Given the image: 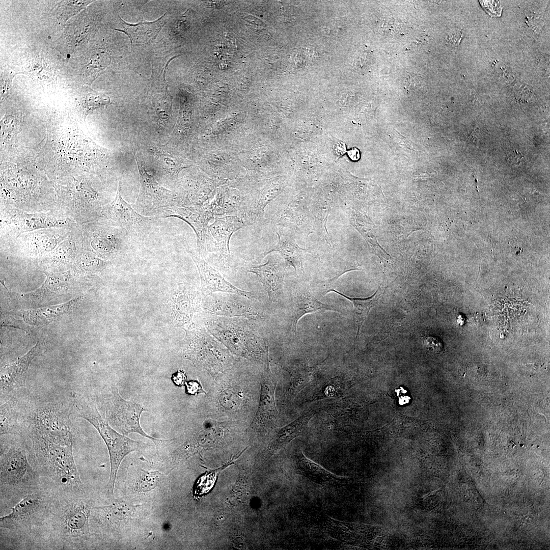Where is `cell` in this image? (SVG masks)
<instances>
[{
  "mask_svg": "<svg viewBox=\"0 0 550 550\" xmlns=\"http://www.w3.org/2000/svg\"><path fill=\"white\" fill-rule=\"evenodd\" d=\"M94 500L84 484L58 488L50 513L34 537L35 549H83L91 539L90 519Z\"/></svg>",
  "mask_w": 550,
  "mask_h": 550,
  "instance_id": "6da1fadb",
  "label": "cell"
},
{
  "mask_svg": "<svg viewBox=\"0 0 550 550\" xmlns=\"http://www.w3.org/2000/svg\"><path fill=\"white\" fill-rule=\"evenodd\" d=\"M42 483L0 517L1 549H32L35 535L47 518L58 487Z\"/></svg>",
  "mask_w": 550,
  "mask_h": 550,
  "instance_id": "7a4b0ae2",
  "label": "cell"
},
{
  "mask_svg": "<svg viewBox=\"0 0 550 550\" xmlns=\"http://www.w3.org/2000/svg\"><path fill=\"white\" fill-rule=\"evenodd\" d=\"M24 441L1 439V510L11 508L42 483L41 476L31 466Z\"/></svg>",
  "mask_w": 550,
  "mask_h": 550,
  "instance_id": "3957f363",
  "label": "cell"
},
{
  "mask_svg": "<svg viewBox=\"0 0 550 550\" xmlns=\"http://www.w3.org/2000/svg\"><path fill=\"white\" fill-rule=\"evenodd\" d=\"M74 400L72 411L77 417L86 420L95 427L107 447L111 471L105 490L107 494L113 495L117 473L122 461L131 452H141L146 444L131 439L114 429L100 414L96 396L75 394Z\"/></svg>",
  "mask_w": 550,
  "mask_h": 550,
  "instance_id": "277c9868",
  "label": "cell"
},
{
  "mask_svg": "<svg viewBox=\"0 0 550 550\" xmlns=\"http://www.w3.org/2000/svg\"><path fill=\"white\" fill-rule=\"evenodd\" d=\"M34 468L43 478L58 487L71 488L83 484L75 464L73 444L61 445L39 437H29Z\"/></svg>",
  "mask_w": 550,
  "mask_h": 550,
  "instance_id": "5b68a950",
  "label": "cell"
},
{
  "mask_svg": "<svg viewBox=\"0 0 550 550\" xmlns=\"http://www.w3.org/2000/svg\"><path fill=\"white\" fill-rule=\"evenodd\" d=\"M97 405L111 426L124 435L136 433L151 439L156 448V454L169 441L154 438L145 433L140 425V417L144 411H149L142 405L123 399L117 386H111L96 396Z\"/></svg>",
  "mask_w": 550,
  "mask_h": 550,
  "instance_id": "8992f818",
  "label": "cell"
},
{
  "mask_svg": "<svg viewBox=\"0 0 550 550\" xmlns=\"http://www.w3.org/2000/svg\"><path fill=\"white\" fill-rule=\"evenodd\" d=\"M70 409L63 404L47 403L37 406L31 414L26 436L35 437L61 445L72 443Z\"/></svg>",
  "mask_w": 550,
  "mask_h": 550,
  "instance_id": "52a82bcc",
  "label": "cell"
},
{
  "mask_svg": "<svg viewBox=\"0 0 550 550\" xmlns=\"http://www.w3.org/2000/svg\"><path fill=\"white\" fill-rule=\"evenodd\" d=\"M58 187L62 206L76 223L85 224L102 216L104 206L100 196L85 179L66 187Z\"/></svg>",
  "mask_w": 550,
  "mask_h": 550,
  "instance_id": "ba28073f",
  "label": "cell"
},
{
  "mask_svg": "<svg viewBox=\"0 0 550 550\" xmlns=\"http://www.w3.org/2000/svg\"><path fill=\"white\" fill-rule=\"evenodd\" d=\"M208 328L211 334L233 352L241 355L249 352L268 356L263 349L260 338L248 325L239 319L212 320Z\"/></svg>",
  "mask_w": 550,
  "mask_h": 550,
  "instance_id": "9c48e42d",
  "label": "cell"
},
{
  "mask_svg": "<svg viewBox=\"0 0 550 550\" xmlns=\"http://www.w3.org/2000/svg\"><path fill=\"white\" fill-rule=\"evenodd\" d=\"M67 216L49 212L28 213L9 209L1 212V229L6 234L18 238L24 232L40 229L72 227L73 221Z\"/></svg>",
  "mask_w": 550,
  "mask_h": 550,
  "instance_id": "30bf717a",
  "label": "cell"
},
{
  "mask_svg": "<svg viewBox=\"0 0 550 550\" xmlns=\"http://www.w3.org/2000/svg\"><path fill=\"white\" fill-rule=\"evenodd\" d=\"M101 215L124 229L129 236L141 238L149 233L155 219L140 214L123 199L119 181L114 200L104 205Z\"/></svg>",
  "mask_w": 550,
  "mask_h": 550,
  "instance_id": "8fae6325",
  "label": "cell"
},
{
  "mask_svg": "<svg viewBox=\"0 0 550 550\" xmlns=\"http://www.w3.org/2000/svg\"><path fill=\"white\" fill-rule=\"evenodd\" d=\"M140 179V189L133 207L140 214L150 215L154 210L170 206H178L177 197L172 191L160 185L147 172L143 161L134 155Z\"/></svg>",
  "mask_w": 550,
  "mask_h": 550,
  "instance_id": "7c38bea8",
  "label": "cell"
},
{
  "mask_svg": "<svg viewBox=\"0 0 550 550\" xmlns=\"http://www.w3.org/2000/svg\"><path fill=\"white\" fill-rule=\"evenodd\" d=\"M150 215L157 218L175 217L185 221L196 234L199 253L201 254L205 251L208 223L214 218L205 206H170L156 209Z\"/></svg>",
  "mask_w": 550,
  "mask_h": 550,
  "instance_id": "4fadbf2b",
  "label": "cell"
},
{
  "mask_svg": "<svg viewBox=\"0 0 550 550\" xmlns=\"http://www.w3.org/2000/svg\"><path fill=\"white\" fill-rule=\"evenodd\" d=\"M252 225L245 219L236 215L215 216L208 226L207 237L210 236L220 262L228 266L230 259L229 244L232 234L239 229Z\"/></svg>",
  "mask_w": 550,
  "mask_h": 550,
  "instance_id": "5bb4252c",
  "label": "cell"
},
{
  "mask_svg": "<svg viewBox=\"0 0 550 550\" xmlns=\"http://www.w3.org/2000/svg\"><path fill=\"white\" fill-rule=\"evenodd\" d=\"M216 339L206 332L202 333L192 352L195 361L212 374L223 371L230 361L229 353Z\"/></svg>",
  "mask_w": 550,
  "mask_h": 550,
  "instance_id": "9a60e30c",
  "label": "cell"
},
{
  "mask_svg": "<svg viewBox=\"0 0 550 550\" xmlns=\"http://www.w3.org/2000/svg\"><path fill=\"white\" fill-rule=\"evenodd\" d=\"M46 279L39 288L29 293L22 294L27 301L44 302L70 292L74 288L76 280L80 275L72 269L57 272H44Z\"/></svg>",
  "mask_w": 550,
  "mask_h": 550,
  "instance_id": "2e32d148",
  "label": "cell"
},
{
  "mask_svg": "<svg viewBox=\"0 0 550 550\" xmlns=\"http://www.w3.org/2000/svg\"><path fill=\"white\" fill-rule=\"evenodd\" d=\"M186 251L198 269L202 288L206 295L221 292L235 294L248 298L254 297L251 292L241 290L227 281L218 271L203 259L200 253L188 249Z\"/></svg>",
  "mask_w": 550,
  "mask_h": 550,
  "instance_id": "e0dca14e",
  "label": "cell"
},
{
  "mask_svg": "<svg viewBox=\"0 0 550 550\" xmlns=\"http://www.w3.org/2000/svg\"><path fill=\"white\" fill-rule=\"evenodd\" d=\"M45 345L38 341L27 353L11 364L4 366L1 371V396H6L22 386L28 369L33 359L42 353Z\"/></svg>",
  "mask_w": 550,
  "mask_h": 550,
  "instance_id": "ac0fdd59",
  "label": "cell"
},
{
  "mask_svg": "<svg viewBox=\"0 0 550 550\" xmlns=\"http://www.w3.org/2000/svg\"><path fill=\"white\" fill-rule=\"evenodd\" d=\"M277 381L267 367L260 379L261 391L257 411L251 426L264 428L271 426L277 420L279 413L276 404L274 393Z\"/></svg>",
  "mask_w": 550,
  "mask_h": 550,
  "instance_id": "d6986e66",
  "label": "cell"
},
{
  "mask_svg": "<svg viewBox=\"0 0 550 550\" xmlns=\"http://www.w3.org/2000/svg\"><path fill=\"white\" fill-rule=\"evenodd\" d=\"M276 233L278 238L277 243L265 252L263 256L278 252L283 258L286 265L293 267L296 274H301L304 272L307 251L298 245L289 229L278 227Z\"/></svg>",
  "mask_w": 550,
  "mask_h": 550,
  "instance_id": "ffe728a7",
  "label": "cell"
},
{
  "mask_svg": "<svg viewBox=\"0 0 550 550\" xmlns=\"http://www.w3.org/2000/svg\"><path fill=\"white\" fill-rule=\"evenodd\" d=\"M318 408H311L286 426L277 428L267 448L268 456L273 455L296 437L306 432L310 420L317 413Z\"/></svg>",
  "mask_w": 550,
  "mask_h": 550,
  "instance_id": "44dd1931",
  "label": "cell"
},
{
  "mask_svg": "<svg viewBox=\"0 0 550 550\" xmlns=\"http://www.w3.org/2000/svg\"><path fill=\"white\" fill-rule=\"evenodd\" d=\"M285 265V263L270 258L263 264L248 268V272L259 277L271 300L277 299L282 294Z\"/></svg>",
  "mask_w": 550,
  "mask_h": 550,
  "instance_id": "7402d4cb",
  "label": "cell"
},
{
  "mask_svg": "<svg viewBox=\"0 0 550 550\" xmlns=\"http://www.w3.org/2000/svg\"><path fill=\"white\" fill-rule=\"evenodd\" d=\"M69 234V231L65 228L39 229L24 234L21 240H23L24 246H26L28 253L35 256H42L59 246L60 243L67 239Z\"/></svg>",
  "mask_w": 550,
  "mask_h": 550,
  "instance_id": "603a6c76",
  "label": "cell"
},
{
  "mask_svg": "<svg viewBox=\"0 0 550 550\" xmlns=\"http://www.w3.org/2000/svg\"><path fill=\"white\" fill-rule=\"evenodd\" d=\"M273 221L278 227H282L292 231H308L306 227H311L315 219L312 207L307 204L295 201L276 212Z\"/></svg>",
  "mask_w": 550,
  "mask_h": 550,
  "instance_id": "cb8c5ba5",
  "label": "cell"
},
{
  "mask_svg": "<svg viewBox=\"0 0 550 550\" xmlns=\"http://www.w3.org/2000/svg\"><path fill=\"white\" fill-rule=\"evenodd\" d=\"M347 213L351 225L362 236L370 252L379 259L384 268L390 262L391 257L378 242L374 224L365 212L349 208Z\"/></svg>",
  "mask_w": 550,
  "mask_h": 550,
  "instance_id": "d4e9b609",
  "label": "cell"
},
{
  "mask_svg": "<svg viewBox=\"0 0 550 550\" xmlns=\"http://www.w3.org/2000/svg\"><path fill=\"white\" fill-rule=\"evenodd\" d=\"M292 315L290 328L292 333H296V325L298 320L305 315L318 310L341 312L332 306L324 304L317 299L307 288L301 284H297L292 293Z\"/></svg>",
  "mask_w": 550,
  "mask_h": 550,
  "instance_id": "484cf974",
  "label": "cell"
},
{
  "mask_svg": "<svg viewBox=\"0 0 550 550\" xmlns=\"http://www.w3.org/2000/svg\"><path fill=\"white\" fill-rule=\"evenodd\" d=\"M206 309L211 314L228 317H243L258 320L261 315L252 306L227 297H211Z\"/></svg>",
  "mask_w": 550,
  "mask_h": 550,
  "instance_id": "4316f807",
  "label": "cell"
},
{
  "mask_svg": "<svg viewBox=\"0 0 550 550\" xmlns=\"http://www.w3.org/2000/svg\"><path fill=\"white\" fill-rule=\"evenodd\" d=\"M81 297L78 296L61 304L21 311L16 314L30 325H43L73 310L79 304Z\"/></svg>",
  "mask_w": 550,
  "mask_h": 550,
  "instance_id": "83f0119b",
  "label": "cell"
},
{
  "mask_svg": "<svg viewBox=\"0 0 550 550\" xmlns=\"http://www.w3.org/2000/svg\"><path fill=\"white\" fill-rule=\"evenodd\" d=\"M296 473L321 485L338 487L345 478L332 473L307 457L302 451L297 456Z\"/></svg>",
  "mask_w": 550,
  "mask_h": 550,
  "instance_id": "f1b7e54d",
  "label": "cell"
},
{
  "mask_svg": "<svg viewBox=\"0 0 550 550\" xmlns=\"http://www.w3.org/2000/svg\"><path fill=\"white\" fill-rule=\"evenodd\" d=\"M77 239L71 237L66 239L45 258L44 263L47 269L44 272L65 271L72 266L78 253Z\"/></svg>",
  "mask_w": 550,
  "mask_h": 550,
  "instance_id": "f546056e",
  "label": "cell"
},
{
  "mask_svg": "<svg viewBox=\"0 0 550 550\" xmlns=\"http://www.w3.org/2000/svg\"><path fill=\"white\" fill-rule=\"evenodd\" d=\"M164 15L153 21H141L135 24L126 22L122 19L121 29H116L124 32L132 44H144L154 40L166 23Z\"/></svg>",
  "mask_w": 550,
  "mask_h": 550,
  "instance_id": "4dcf8cb0",
  "label": "cell"
},
{
  "mask_svg": "<svg viewBox=\"0 0 550 550\" xmlns=\"http://www.w3.org/2000/svg\"><path fill=\"white\" fill-rule=\"evenodd\" d=\"M318 365L310 366L308 360L297 361L288 365L286 370L290 376L289 387L285 394L286 400L292 401L310 382Z\"/></svg>",
  "mask_w": 550,
  "mask_h": 550,
  "instance_id": "1f68e13d",
  "label": "cell"
},
{
  "mask_svg": "<svg viewBox=\"0 0 550 550\" xmlns=\"http://www.w3.org/2000/svg\"><path fill=\"white\" fill-rule=\"evenodd\" d=\"M93 228L92 232L88 236V240L84 241L85 244L90 243L85 246L86 248H89L86 250L96 255L104 257L116 253L118 241L114 235L107 232V230L104 232L103 229L100 230L98 227Z\"/></svg>",
  "mask_w": 550,
  "mask_h": 550,
  "instance_id": "d6a6232c",
  "label": "cell"
},
{
  "mask_svg": "<svg viewBox=\"0 0 550 550\" xmlns=\"http://www.w3.org/2000/svg\"><path fill=\"white\" fill-rule=\"evenodd\" d=\"M149 150L153 164L158 171L166 177L175 178L180 168L177 166L175 157L163 146L154 145Z\"/></svg>",
  "mask_w": 550,
  "mask_h": 550,
  "instance_id": "836d02e7",
  "label": "cell"
},
{
  "mask_svg": "<svg viewBox=\"0 0 550 550\" xmlns=\"http://www.w3.org/2000/svg\"><path fill=\"white\" fill-rule=\"evenodd\" d=\"M17 399L13 397L1 405V435L20 434L18 426Z\"/></svg>",
  "mask_w": 550,
  "mask_h": 550,
  "instance_id": "e575fe53",
  "label": "cell"
},
{
  "mask_svg": "<svg viewBox=\"0 0 550 550\" xmlns=\"http://www.w3.org/2000/svg\"><path fill=\"white\" fill-rule=\"evenodd\" d=\"M379 288L380 286L373 295L366 298L351 297L340 292L334 288L331 289L329 291V292H334L348 299L352 303L354 314L357 324V333L355 340L358 339L362 325L371 309L378 298L377 295Z\"/></svg>",
  "mask_w": 550,
  "mask_h": 550,
  "instance_id": "d590c367",
  "label": "cell"
},
{
  "mask_svg": "<svg viewBox=\"0 0 550 550\" xmlns=\"http://www.w3.org/2000/svg\"><path fill=\"white\" fill-rule=\"evenodd\" d=\"M160 475L157 471L150 472L141 470L134 483V490L138 493H146L153 490L159 484Z\"/></svg>",
  "mask_w": 550,
  "mask_h": 550,
  "instance_id": "8d00e7d4",
  "label": "cell"
},
{
  "mask_svg": "<svg viewBox=\"0 0 550 550\" xmlns=\"http://www.w3.org/2000/svg\"><path fill=\"white\" fill-rule=\"evenodd\" d=\"M109 102L110 98L107 94L92 90L88 92L84 98L82 107L84 113L87 116L93 111L107 105Z\"/></svg>",
  "mask_w": 550,
  "mask_h": 550,
  "instance_id": "74e56055",
  "label": "cell"
},
{
  "mask_svg": "<svg viewBox=\"0 0 550 550\" xmlns=\"http://www.w3.org/2000/svg\"><path fill=\"white\" fill-rule=\"evenodd\" d=\"M62 11L59 16V20L66 21L69 17L77 13L92 1H64L63 2Z\"/></svg>",
  "mask_w": 550,
  "mask_h": 550,
  "instance_id": "f35d334b",
  "label": "cell"
},
{
  "mask_svg": "<svg viewBox=\"0 0 550 550\" xmlns=\"http://www.w3.org/2000/svg\"><path fill=\"white\" fill-rule=\"evenodd\" d=\"M184 386L185 393L189 395L195 396L202 393L206 394L201 382L198 379L186 381Z\"/></svg>",
  "mask_w": 550,
  "mask_h": 550,
  "instance_id": "ab89813d",
  "label": "cell"
},
{
  "mask_svg": "<svg viewBox=\"0 0 550 550\" xmlns=\"http://www.w3.org/2000/svg\"><path fill=\"white\" fill-rule=\"evenodd\" d=\"M186 373L185 371L180 369L174 373L171 376V380L173 383L179 387L184 386L187 378Z\"/></svg>",
  "mask_w": 550,
  "mask_h": 550,
  "instance_id": "60d3db41",
  "label": "cell"
},
{
  "mask_svg": "<svg viewBox=\"0 0 550 550\" xmlns=\"http://www.w3.org/2000/svg\"><path fill=\"white\" fill-rule=\"evenodd\" d=\"M395 392L399 398L398 402L400 405H403L409 403L411 398L408 395L407 390L402 387H400L399 389L395 390Z\"/></svg>",
  "mask_w": 550,
  "mask_h": 550,
  "instance_id": "b9f144b4",
  "label": "cell"
},
{
  "mask_svg": "<svg viewBox=\"0 0 550 550\" xmlns=\"http://www.w3.org/2000/svg\"><path fill=\"white\" fill-rule=\"evenodd\" d=\"M427 347L434 352L442 351L443 346L441 341L435 338H429L426 342Z\"/></svg>",
  "mask_w": 550,
  "mask_h": 550,
  "instance_id": "7bdbcfd3",
  "label": "cell"
},
{
  "mask_svg": "<svg viewBox=\"0 0 550 550\" xmlns=\"http://www.w3.org/2000/svg\"><path fill=\"white\" fill-rule=\"evenodd\" d=\"M11 78L7 77L5 79L1 80V99L6 97V96L10 93L11 90Z\"/></svg>",
  "mask_w": 550,
  "mask_h": 550,
  "instance_id": "ee69618b",
  "label": "cell"
},
{
  "mask_svg": "<svg viewBox=\"0 0 550 550\" xmlns=\"http://www.w3.org/2000/svg\"><path fill=\"white\" fill-rule=\"evenodd\" d=\"M334 150L335 154L338 157L341 156L347 152L345 144L339 140L334 142Z\"/></svg>",
  "mask_w": 550,
  "mask_h": 550,
  "instance_id": "f6af8a7d",
  "label": "cell"
},
{
  "mask_svg": "<svg viewBox=\"0 0 550 550\" xmlns=\"http://www.w3.org/2000/svg\"><path fill=\"white\" fill-rule=\"evenodd\" d=\"M349 158L353 161H356L360 158V152L358 148H353L347 151Z\"/></svg>",
  "mask_w": 550,
  "mask_h": 550,
  "instance_id": "bcb514c9",
  "label": "cell"
}]
</instances>
